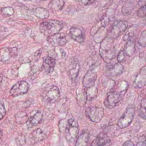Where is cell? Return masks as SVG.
<instances>
[{
    "label": "cell",
    "mask_w": 146,
    "mask_h": 146,
    "mask_svg": "<svg viewBox=\"0 0 146 146\" xmlns=\"http://www.w3.org/2000/svg\"><path fill=\"white\" fill-rule=\"evenodd\" d=\"M63 27V23L61 21L57 20H49L40 24L39 30L42 34L49 37L58 33Z\"/></svg>",
    "instance_id": "7a4b0ae2"
},
{
    "label": "cell",
    "mask_w": 146,
    "mask_h": 146,
    "mask_svg": "<svg viewBox=\"0 0 146 146\" xmlns=\"http://www.w3.org/2000/svg\"><path fill=\"white\" fill-rule=\"evenodd\" d=\"M109 74L112 77L117 76L121 74L124 72V67L121 63H116L114 65L109 66L108 68Z\"/></svg>",
    "instance_id": "ffe728a7"
},
{
    "label": "cell",
    "mask_w": 146,
    "mask_h": 146,
    "mask_svg": "<svg viewBox=\"0 0 146 146\" xmlns=\"http://www.w3.org/2000/svg\"><path fill=\"white\" fill-rule=\"evenodd\" d=\"M118 86L121 92L122 93L123 91H125L127 89L128 87V84L126 81H122L118 84Z\"/></svg>",
    "instance_id": "836d02e7"
},
{
    "label": "cell",
    "mask_w": 146,
    "mask_h": 146,
    "mask_svg": "<svg viewBox=\"0 0 146 146\" xmlns=\"http://www.w3.org/2000/svg\"><path fill=\"white\" fill-rule=\"evenodd\" d=\"M56 64V60L51 56H47L44 59L42 69L46 74L52 73Z\"/></svg>",
    "instance_id": "9a60e30c"
},
{
    "label": "cell",
    "mask_w": 146,
    "mask_h": 146,
    "mask_svg": "<svg viewBox=\"0 0 146 146\" xmlns=\"http://www.w3.org/2000/svg\"><path fill=\"white\" fill-rule=\"evenodd\" d=\"M78 2L80 4L85 6L90 5L93 3L95 2V0H78Z\"/></svg>",
    "instance_id": "8d00e7d4"
},
{
    "label": "cell",
    "mask_w": 146,
    "mask_h": 146,
    "mask_svg": "<svg viewBox=\"0 0 146 146\" xmlns=\"http://www.w3.org/2000/svg\"><path fill=\"white\" fill-rule=\"evenodd\" d=\"M65 5L64 0H52L49 4L50 8L55 12H59L63 9Z\"/></svg>",
    "instance_id": "7402d4cb"
},
{
    "label": "cell",
    "mask_w": 146,
    "mask_h": 146,
    "mask_svg": "<svg viewBox=\"0 0 146 146\" xmlns=\"http://www.w3.org/2000/svg\"><path fill=\"white\" fill-rule=\"evenodd\" d=\"M135 44L133 38L128 40L127 42L125 45L124 52L128 56H133L135 52Z\"/></svg>",
    "instance_id": "cb8c5ba5"
},
{
    "label": "cell",
    "mask_w": 146,
    "mask_h": 146,
    "mask_svg": "<svg viewBox=\"0 0 146 146\" xmlns=\"http://www.w3.org/2000/svg\"><path fill=\"white\" fill-rule=\"evenodd\" d=\"M60 91L56 86H52L45 90L43 93V100L49 104L55 103L60 96Z\"/></svg>",
    "instance_id": "52a82bcc"
},
{
    "label": "cell",
    "mask_w": 146,
    "mask_h": 146,
    "mask_svg": "<svg viewBox=\"0 0 146 146\" xmlns=\"http://www.w3.org/2000/svg\"><path fill=\"white\" fill-rule=\"evenodd\" d=\"M64 130L65 138L67 141L69 143H73L79 132L78 121L73 117L69 119L66 121Z\"/></svg>",
    "instance_id": "3957f363"
},
{
    "label": "cell",
    "mask_w": 146,
    "mask_h": 146,
    "mask_svg": "<svg viewBox=\"0 0 146 146\" xmlns=\"http://www.w3.org/2000/svg\"><path fill=\"white\" fill-rule=\"evenodd\" d=\"M136 146H146L145 140L144 141H140L137 144Z\"/></svg>",
    "instance_id": "ab89813d"
},
{
    "label": "cell",
    "mask_w": 146,
    "mask_h": 146,
    "mask_svg": "<svg viewBox=\"0 0 146 146\" xmlns=\"http://www.w3.org/2000/svg\"><path fill=\"white\" fill-rule=\"evenodd\" d=\"M70 36L75 42L81 43L85 38V32L84 29L80 27H73L69 31Z\"/></svg>",
    "instance_id": "4fadbf2b"
},
{
    "label": "cell",
    "mask_w": 146,
    "mask_h": 146,
    "mask_svg": "<svg viewBox=\"0 0 146 146\" xmlns=\"http://www.w3.org/2000/svg\"><path fill=\"white\" fill-rule=\"evenodd\" d=\"M46 135L45 133L40 128H37L31 133L30 140L31 144H37L45 139Z\"/></svg>",
    "instance_id": "2e32d148"
},
{
    "label": "cell",
    "mask_w": 146,
    "mask_h": 146,
    "mask_svg": "<svg viewBox=\"0 0 146 146\" xmlns=\"http://www.w3.org/2000/svg\"><path fill=\"white\" fill-rule=\"evenodd\" d=\"M116 50L113 44V39L106 37L102 42L99 54L105 62L109 63L115 58Z\"/></svg>",
    "instance_id": "6da1fadb"
},
{
    "label": "cell",
    "mask_w": 146,
    "mask_h": 146,
    "mask_svg": "<svg viewBox=\"0 0 146 146\" xmlns=\"http://www.w3.org/2000/svg\"><path fill=\"white\" fill-rule=\"evenodd\" d=\"M86 115L93 122L97 123L102 120L104 115L103 109L101 107L91 106L86 110Z\"/></svg>",
    "instance_id": "8992f818"
},
{
    "label": "cell",
    "mask_w": 146,
    "mask_h": 146,
    "mask_svg": "<svg viewBox=\"0 0 146 146\" xmlns=\"http://www.w3.org/2000/svg\"><path fill=\"white\" fill-rule=\"evenodd\" d=\"M28 118V116L25 112H19L15 115V122L19 124H23L27 122Z\"/></svg>",
    "instance_id": "4316f807"
},
{
    "label": "cell",
    "mask_w": 146,
    "mask_h": 146,
    "mask_svg": "<svg viewBox=\"0 0 146 146\" xmlns=\"http://www.w3.org/2000/svg\"><path fill=\"white\" fill-rule=\"evenodd\" d=\"M24 1H32V0H24Z\"/></svg>",
    "instance_id": "7bdbcfd3"
},
{
    "label": "cell",
    "mask_w": 146,
    "mask_h": 146,
    "mask_svg": "<svg viewBox=\"0 0 146 146\" xmlns=\"http://www.w3.org/2000/svg\"><path fill=\"white\" fill-rule=\"evenodd\" d=\"M29 85L27 82L21 81L15 84L9 91V94L16 97L26 94L29 91Z\"/></svg>",
    "instance_id": "9c48e42d"
},
{
    "label": "cell",
    "mask_w": 146,
    "mask_h": 146,
    "mask_svg": "<svg viewBox=\"0 0 146 146\" xmlns=\"http://www.w3.org/2000/svg\"><path fill=\"white\" fill-rule=\"evenodd\" d=\"M79 62L76 58H73L71 59V62L67 67V74L71 80L75 81L79 72Z\"/></svg>",
    "instance_id": "30bf717a"
},
{
    "label": "cell",
    "mask_w": 146,
    "mask_h": 146,
    "mask_svg": "<svg viewBox=\"0 0 146 146\" xmlns=\"http://www.w3.org/2000/svg\"><path fill=\"white\" fill-rule=\"evenodd\" d=\"M103 84L105 87L108 88V89H111L115 86V82L111 79H105V80H104Z\"/></svg>",
    "instance_id": "f546056e"
},
{
    "label": "cell",
    "mask_w": 146,
    "mask_h": 146,
    "mask_svg": "<svg viewBox=\"0 0 146 146\" xmlns=\"http://www.w3.org/2000/svg\"><path fill=\"white\" fill-rule=\"evenodd\" d=\"M146 31H143L141 35L139 40V43L140 45L143 47H146Z\"/></svg>",
    "instance_id": "1f68e13d"
},
{
    "label": "cell",
    "mask_w": 146,
    "mask_h": 146,
    "mask_svg": "<svg viewBox=\"0 0 146 146\" xmlns=\"http://www.w3.org/2000/svg\"><path fill=\"white\" fill-rule=\"evenodd\" d=\"M43 115L39 111H34L31 113L30 117H28L26 123L28 128H32L37 126L42 122Z\"/></svg>",
    "instance_id": "5bb4252c"
},
{
    "label": "cell",
    "mask_w": 146,
    "mask_h": 146,
    "mask_svg": "<svg viewBox=\"0 0 146 146\" xmlns=\"http://www.w3.org/2000/svg\"><path fill=\"white\" fill-rule=\"evenodd\" d=\"M47 42L50 45L56 47L65 45L67 40L65 34L58 33L48 37Z\"/></svg>",
    "instance_id": "8fae6325"
},
{
    "label": "cell",
    "mask_w": 146,
    "mask_h": 146,
    "mask_svg": "<svg viewBox=\"0 0 146 146\" xmlns=\"http://www.w3.org/2000/svg\"><path fill=\"white\" fill-rule=\"evenodd\" d=\"M122 146H135V145L132 141L129 140L126 141L123 143Z\"/></svg>",
    "instance_id": "74e56055"
},
{
    "label": "cell",
    "mask_w": 146,
    "mask_h": 146,
    "mask_svg": "<svg viewBox=\"0 0 146 146\" xmlns=\"http://www.w3.org/2000/svg\"><path fill=\"white\" fill-rule=\"evenodd\" d=\"M97 79V72L95 68L91 67L85 74L83 80V85L86 88L95 85Z\"/></svg>",
    "instance_id": "7c38bea8"
},
{
    "label": "cell",
    "mask_w": 146,
    "mask_h": 146,
    "mask_svg": "<svg viewBox=\"0 0 146 146\" xmlns=\"http://www.w3.org/2000/svg\"><path fill=\"white\" fill-rule=\"evenodd\" d=\"M17 49L15 48H3L1 51V57L3 62H6L11 57L17 55Z\"/></svg>",
    "instance_id": "e0dca14e"
},
{
    "label": "cell",
    "mask_w": 146,
    "mask_h": 146,
    "mask_svg": "<svg viewBox=\"0 0 146 146\" xmlns=\"http://www.w3.org/2000/svg\"><path fill=\"white\" fill-rule=\"evenodd\" d=\"M146 82V66H144L140 71L135 80V84L139 88L145 86Z\"/></svg>",
    "instance_id": "d6986e66"
},
{
    "label": "cell",
    "mask_w": 146,
    "mask_h": 146,
    "mask_svg": "<svg viewBox=\"0 0 146 146\" xmlns=\"http://www.w3.org/2000/svg\"><path fill=\"white\" fill-rule=\"evenodd\" d=\"M128 27V23L123 20L117 21L112 25L111 30L109 33V37L116 39L126 31Z\"/></svg>",
    "instance_id": "5b68a950"
},
{
    "label": "cell",
    "mask_w": 146,
    "mask_h": 146,
    "mask_svg": "<svg viewBox=\"0 0 146 146\" xmlns=\"http://www.w3.org/2000/svg\"><path fill=\"white\" fill-rule=\"evenodd\" d=\"M15 142L18 146H22L25 145L26 143V139L25 135H19L15 139Z\"/></svg>",
    "instance_id": "4dcf8cb0"
},
{
    "label": "cell",
    "mask_w": 146,
    "mask_h": 146,
    "mask_svg": "<svg viewBox=\"0 0 146 146\" xmlns=\"http://www.w3.org/2000/svg\"><path fill=\"white\" fill-rule=\"evenodd\" d=\"M3 78L1 76H0V88H1V86L2 83Z\"/></svg>",
    "instance_id": "b9f144b4"
},
{
    "label": "cell",
    "mask_w": 146,
    "mask_h": 146,
    "mask_svg": "<svg viewBox=\"0 0 146 146\" xmlns=\"http://www.w3.org/2000/svg\"><path fill=\"white\" fill-rule=\"evenodd\" d=\"M40 1H46V0H40Z\"/></svg>",
    "instance_id": "ee69618b"
},
{
    "label": "cell",
    "mask_w": 146,
    "mask_h": 146,
    "mask_svg": "<svg viewBox=\"0 0 146 146\" xmlns=\"http://www.w3.org/2000/svg\"><path fill=\"white\" fill-rule=\"evenodd\" d=\"M98 89L95 85L91 87L87 88L86 94L87 100L89 101H91L93 99L95 98L97 94Z\"/></svg>",
    "instance_id": "484cf974"
},
{
    "label": "cell",
    "mask_w": 146,
    "mask_h": 146,
    "mask_svg": "<svg viewBox=\"0 0 146 146\" xmlns=\"http://www.w3.org/2000/svg\"><path fill=\"white\" fill-rule=\"evenodd\" d=\"M3 137V133L2 131H0V145L1 143L2 139Z\"/></svg>",
    "instance_id": "60d3db41"
},
{
    "label": "cell",
    "mask_w": 146,
    "mask_h": 146,
    "mask_svg": "<svg viewBox=\"0 0 146 146\" xmlns=\"http://www.w3.org/2000/svg\"><path fill=\"white\" fill-rule=\"evenodd\" d=\"M33 12L36 17L40 19H48L49 16V11L44 8L38 7L33 10Z\"/></svg>",
    "instance_id": "44dd1931"
},
{
    "label": "cell",
    "mask_w": 146,
    "mask_h": 146,
    "mask_svg": "<svg viewBox=\"0 0 146 146\" xmlns=\"http://www.w3.org/2000/svg\"><path fill=\"white\" fill-rule=\"evenodd\" d=\"M110 143V140L106 139L105 136L100 135L93 141L91 146H109Z\"/></svg>",
    "instance_id": "d4e9b609"
},
{
    "label": "cell",
    "mask_w": 146,
    "mask_h": 146,
    "mask_svg": "<svg viewBox=\"0 0 146 146\" xmlns=\"http://www.w3.org/2000/svg\"><path fill=\"white\" fill-rule=\"evenodd\" d=\"M146 14V5L141 7L137 11V15L139 17H145Z\"/></svg>",
    "instance_id": "e575fe53"
},
{
    "label": "cell",
    "mask_w": 146,
    "mask_h": 146,
    "mask_svg": "<svg viewBox=\"0 0 146 146\" xmlns=\"http://www.w3.org/2000/svg\"><path fill=\"white\" fill-rule=\"evenodd\" d=\"M89 133L84 132L80 135L76 140L75 146H87L89 140Z\"/></svg>",
    "instance_id": "603a6c76"
},
{
    "label": "cell",
    "mask_w": 146,
    "mask_h": 146,
    "mask_svg": "<svg viewBox=\"0 0 146 146\" xmlns=\"http://www.w3.org/2000/svg\"><path fill=\"white\" fill-rule=\"evenodd\" d=\"M122 93L119 92H109L104 101V105L105 107L109 109L115 108L122 99Z\"/></svg>",
    "instance_id": "ba28073f"
},
{
    "label": "cell",
    "mask_w": 146,
    "mask_h": 146,
    "mask_svg": "<svg viewBox=\"0 0 146 146\" xmlns=\"http://www.w3.org/2000/svg\"><path fill=\"white\" fill-rule=\"evenodd\" d=\"M146 0H140L139 2V5L141 7H143V6L145 5Z\"/></svg>",
    "instance_id": "f35d334b"
},
{
    "label": "cell",
    "mask_w": 146,
    "mask_h": 146,
    "mask_svg": "<svg viewBox=\"0 0 146 146\" xmlns=\"http://www.w3.org/2000/svg\"><path fill=\"white\" fill-rule=\"evenodd\" d=\"M14 9L11 7H4L1 9V13L2 15L6 17H8L13 15L14 13Z\"/></svg>",
    "instance_id": "f1b7e54d"
},
{
    "label": "cell",
    "mask_w": 146,
    "mask_h": 146,
    "mask_svg": "<svg viewBox=\"0 0 146 146\" xmlns=\"http://www.w3.org/2000/svg\"><path fill=\"white\" fill-rule=\"evenodd\" d=\"M126 54L124 50H121L119 52L117 56V61L119 63L123 62L125 59Z\"/></svg>",
    "instance_id": "d590c367"
},
{
    "label": "cell",
    "mask_w": 146,
    "mask_h": 146,
    "mask_svg": "<svg viewBox=\"0 0 146 146\" xmlns=\"http://www.w3.org/2000/svg\"><path fill=\"white\" fill-rule=\"evenodd\" d=\"M6 114V110L4 103L1 100H0V121L4 117Z\"/></svg>",
    "instance_id": "d6a6232c"
},
{
    "label": "cell",
    "mask_w": 146,
    "mask_h": 146,
    "mask_svg": "<svg viewBox=\"0 0 146 146\" xmlns=\"http://www.w3.org/2000/svg\"><path fill=\"white\" fill-rule=\"evenodd\" d=\"M135 114L134 106L132 104L129 105L123 115L118 120L117 126L121 129H123L130 126L133 120Z\"/></svg>",
    "instance_id": "277c9868"
},
{
    "label": "cell",
    "mask_w": 146,
    "mask_h": 146,
    "mask_svg": "<svg viewBox=\"0 0 146 146\" xmlns=\"http://www.w3.org/2000/svg\"><path fill=\"white\" fill-rule=\"evenodd\" d=\"M146 100L145 99L142 100L141 103L140 109L139 110V115L144 120H146Z\"/></svg>",
    "instance_id": "83f0119b"
},
{
    "label": "cell",
    "mask_w": 146,
    "mask_h": 146,
    "mask_svg": "<svg viewBox=\"0 0 146 146\" xmlns=\"http://www.w3.org/2000/svg\"><path fill=\"white\" fill-rule=\"evenodd\" d=\"M107 25L101 26L93 35L94 40L96 43L101 42L106 37L108 33Z\"/></svg>",
    "instance_id": "ac0fdd59"
}]
</instances>
